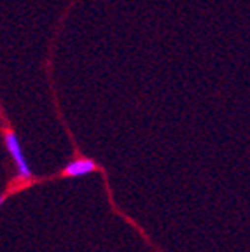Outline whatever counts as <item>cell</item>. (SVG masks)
I'll list each match as a JSON object with an SVG mask.
<instances>
[{
  "label": "cell",
  "mask_w": 250,
  "mask_h": 252,
  "mask_svg": "<svg viewBox=\"0 0 250 252\" xmlns=\"http://www.w3.org/2000/svg\"><path fill=\"white\" fill-rule=\"evenodd\" d=\"M93 172H103V168L94 161L93 158H86L81 156L77 159H72L70 163H66L62 170H60L58 177L60 179H77V177H84L88 173Z\"/></svg>",
  "instance_id": "obj_2"
},
{
  "label": "cell",
  "mask_w": 250,
  "mask_h": 252,
  "mask_svg": "<svg viewBox=\"0 0 250 252\" xmlns=\"http://www.w3.org/2000/svg\"><path fill=\"white\" fill-rule=\"evenodd\" d=\"M2 135H4L5 149H7V153L11 154L12 163H14V168H16V179L11 182V184L18 182V184H20L18 188L20 189L30 188L31 184H35L37 179L27 161V156H25V153H23L20 138H18V135H16L14 131H12V128H9V126H5V130H2Z\"/></svg>",
  "instance_id": "obj_1"
}]
</instances>
